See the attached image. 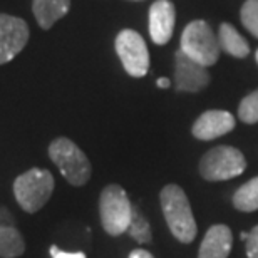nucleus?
Instances as JSON below:
<instances>
[{
	"label": "nucleus",
	"mask_w": 258,
	"mask_h": 258,
	"mask_svg": "<svg viewBox=\"0 0 258 258\" xmlns=\"http://www.w3.org/2000/svg\"><path fill=\"white\" fill-rule=\"evenodd\" d=\"M161 208L166 223L181 243H191L196 238V221L186 193L178 184H168L161 189Z\"/></svg>",
	"instance_id": "1"
},
{
	"label": "nucleus",
	"mask_w": 258,
	"mask_h": 258,
	"mask_svg": "<svg viewBox=\"0 0 258 258\" xmlns=\"http://www.w3.org/2000/svg\"><path fill=\"white\" fill-rule=\"evenodd\" d=\"M54 186V176L49 169L32 168L14 181V195L20 208L27 213H35L44 208L52 196Z\"/></svg>",
	"instance_id": "2"
},
{
	"label": "nucleus",
	"mask_w": 258,
	"mask_h": 258,
	"mask_svg": "<svg viewBox=\"0 0 258 258\" xmlns=\"http://www.w3.org/2000/svg\"><path fill=\"white\" fill-rule=\"evenodd\" d=\"M49 156L54 161L62 176L74 186H82L89 181L92 168L87 156L71 139L57 138L50 143Z\"/></svg>",
	"instance_id": "3"
},
{
	"label": "nucleus",
	"mask_w": 258,
	"mask_h": 258,
	"mask_svg": "<svg viewBox=\"0 0 258 258\" xmlns=\"http://www.w3.org/2000/svg\"><path fill=\"white\" fill-rule=\"evenodd\" d=\"M179 49L205 67L216 64L220 57L218 37L205 20H193L184 27Z\"/></svg>",
	"instance_id": "4"
},
{
	"label": "nucleus",
	"mask_w": 258,
	"mask_h": 258,
	"mask_svg": "<svg viewBox=\"0 0 258 258\" xmlns=\"http://www.w3.org/2000/svg\"><path fill=\"white\" fill-rule=\"evenodd\" d=\"M99 213L102 228L109 235L117 236L127 231L133 205L119 184H109L102 189L99 198Z\"/></svg>",
	"instance_id": "5"
},
{
	"label": "nucleus",
	"mask_w": 258,
	"mask_h": 258,
	"mask_svg": "<svg viewBox=\"0 0 258 258\" xmlns=\"http://www.w3.org/2000/svg\"><path fill=\"white\" fill-rule=\"evenodd\" d=\"M246 169L245 156L231 146H216L201 158L200 173L208 181H225L240 176Z\"/></svg>",
	"instance_id": "6"
},
{
	"label": "nucleus",
	"mask_w": 258,
	"mask_h": 258,
	"mask_svg": "<svg viewBox=\"0 0 258 258\" xmlns=\"http://www.w3.org/2000/svg\"><path fill=\"white\" fill-rule=\"evenodd\" d=\"M116 52L129 76L143 77L149 71V52L136 30L124 29L116 37Z\"/></svg>",
	"instance_id": "7"
},
{
	"label": "nucleus",
	"mask_w": 258,
	"mask_h": 258,
	"mask_svg": "<svg viewBox=\"0 0 258 258\" xmlns=\"http://www.w3.org/2000/svg\"><path fill=\"white\" fill-rule=\"evenodd\" d=\"M29 40V27L24 19L0 14V64L12 60Z\"/></svg>",
	"instance_id": "8"
},
{
	"label": "nucleus",
	"mask_w": 258,
	"mask_h": 258,
	"mask_svg": "<svg viewBox=\"0 0 258 258\" xmlns=\"http://www.w3.org/2000/svg\"><path fill=\"white\" fill-rule=\"evenodd\" d=\"M174 82L176 89L183 92H198L210 84V74L203 64L196 62L189 55H186L181 49L174 55Z\"/></svg>",
	"instance_id": "9"
},
{
	"label": "nucleus",
	"mask_w": 258,
	"mask_h": 258,
	"mask_svg": "<svg viewBox=\"0 0 258 258\" xmlns=\"http://www.w3.org/2000/svg\"><path fill=\"white\" fill-rule=\"evenodd\" d=\"M176 9L169 0H156L149 9V35L158 45H164L173 37Z\"/></svg>",
	"instance_id": "10"
},
{
	"label": "nucleus",
	"mask_w": 258,
	"mask_h": 258,
	"mask_svg": "<svg viewBox=\"0 0 258 258\" xmlns=\"http://www.w3.org/2000/svg\"><path fill=\"white\" fill-rule=\"evenodd\" d=\"M235 127V117L228 111H206L203 112L193 124V136L201 139V141H211L223 134L233 131Z\"/></svg>",
	"instance_id": "11"
},
{
	"label": "nucleus",
	"mask_w": 258,
	"mask_h": 258,
	"mask_svg": "<svg viewBox=\"0 0 258 258\" xmlns=\"http://www.w3.org/2000/svg\"><path fill=\"white\" fill-rule=\"evenodd\" d=\"M233 245V235L226 225H213L200 245L198 258H226Z\"/></svg>",
	"instance_id": "12"
},
{
	"label": "nucleus",
	"mask_w": 258,
	"mask_h": 258,
	"mask_svg": "<svg viewBox=\"0 0 258 258\" xmlns=\"http://www.w3.org/2000/svg\"><path fill=\"white\" fill-rule=\"evenodd\" d=\"M71 0H34L32 10L37 24L42 29H50L69 12Z\"/></svg>",
	"instance_id": "13"
},
{
	"label": "nucleus",
	"mask_w": 258,
	"mask_h": 258,
	"mask_svg": "<svg viewBox=\"0 0 258 258\" xmlns=\"http://www.w3.org/2000/svg\"><path fill=\"white\" fill-rule=\"evenodd\" d=\"M218 44L221 50H225L226 54L233 55V57L241 59L250 54V47L246 44V40L230 24H221L218 32Z\"/></svg>",
	"instance_id": "14"
},
{
	"label": "nucleus",
	"mask_w": 258,
	"mask_h": 258,
	"mask_svg": "<svg viewBox=\"0 0 258 258\" xmlns=\"http://www.w3.org/2000/svg\"><path fill=\"white\" fill-rule=\"evenodd\" d=\"M25 251L22 235L14 226L0 225V258H17Z\"/></svg>",
	"instance_id": "15"
},
{
	"label": "nucleus",
	"mask_w": 258,
	"mask_h": 258,
	"mask_svg": "<svg viewBox=\"0 0 258 258\" xmlns=\"http://www.w3.org/2000/svg\"><path fill=\"white\" fill-rule=\"evenodd\" d=\"M233 206L245 213L258 210V176L236 189L233 195Z\"/></svg>",
	"instance_id": "16"
},
{
	"label": "nucleus",
	"mask_w": 258,
	"mask_h": 258,
	"mask_svg": "<svg viewBox=\"0 0 258 258\" xmlns=\"http://www.w3.org/2000/svg\"><path fill=\"white\" fill-rule=\"evenodd\" d=\"M126 233H129V236L136 240L138 243H149L151 241V226H149L148 220L144 218V215L138 206H133L131 221H129Z\"/></svg>",
	"instance_id": "17"
},
{
	"label": "nucleus",
	"mask_w": 258,
	"mask_h": 258,
	"mask_svg": "<svg viewBox=\"0 0 258 258\" xmlns=\"http://www.w3.org/2000/svg\"><path fill=\"white\" fill-rule=\"evenodd\" d=\"M238 117L246 124H255L258 122V89L248 94L240 102Z\"/></svg>",
	"instance_id": "18"
},
{
	"label": "nucleus",
	"mask_w": 258,
	"mask_h": 258,
	"mask_svg": "<svg viewBox=\"0 0 258 258\" xmlns=\"http://www.w3.org/2000/svg\"><path fill=\"white\" fill-rule=\"evenodd\" d=\"M241 22L258 39V0H246L241 7Z\"/></svg>",
	"instance_id": "19"
},
{
	"label": "nucleus",
	"mask_w": 258,
	"mask_h": 258,
	"mask_svg": "<svg viewBox=\"0 0 258 258\" xmlns=\"http://www.w3.org/2000/svg\"><path fill=\"white\" fill-rule=\"evenodd\" d=\"M246 243V255L248 258H258V225L248 233Z\"/></svg>",
	"instance_id": "20"
},
{
	"label": "nucleus",
	"mask_w": 258,
	"mask_h": 258,
	"mask_svg": "<svg viewBox=\"0 0 258 258\" xmlns=\"http://www.w3.org/2000/svg\"><path fill=\"white\" fill-rule=\"evenodd\" d=\"M50 255H52V258H86V253H82V251L71 253V251H62L57 246H50Z\"/></svg>",
	"instance_id": "21"
},
{
	"label": "nucleus",
	"mask_w": 258,
	"mask_h": 258,
	"mask_svg": "<svg viewBox=\"0 0 258 258\" xmlns=\"http://www.w3.org/2000/svg\"><path fill=\"white\" fill-rule=\"evenodd\" d=\"M129 258H154L149 251L146 250H143V248H138V250H134L131 251V255H129Z\"/></svg>",
	"instance_id": "22"
},
{
	"label": "nucleus",
	"mask_w": 258,
	"mask_h": 258,
	"mask_svg": "<svg viewBox=\"0 0 258 258\" xmlns=\"http://www.w3.org/2000/svg\"><path fill=\"white\" fill-rule=\"evenodd\" d=\"M158 87H161V89H168L169 86H171V82H169V79H166V77H159V79L156 81Z\"/></svg>",
	"instance_id": "23"
},
{
	"label": "nucleus",
	"mask_w": 258,
	"mask_h": 258,
	"mask_svg": "<svg viewBox=\"0 0 258 258\" xmlns=\"http://www.w3.org/2000/svg\"><path fill=\"white\" fill-rule=\"evenodd\" d=\"M240 238L243 240V241H246V240H248V233H245V231H241V233H240Z\"/></svg>",
	"instance_id": "24"
},
{
	"label": "nucleus",
	"mask_w": 258,
	"mask_h": 258,
	"mask_svg": "<svg viewBox=\"0 0 258 258\" xmlns=\"http://www.w3.org/2000/svg\"><path fill=\"white\" fill-rule=\"evenodd\" d=\"M256 62H258V50H256Z\"/></svg>",
	"instance_id": "25"
},
{
	"label": "nucleus",
	"mask_w": 258,
	"mask_h": 258,
	"mask_svg": "<svg viewBox=\"0 0 258 258\" xmlns=\"http://www.w3.org/2000/svg\"><path fill=\"white\" fill-rule=\"evenodd\" d=\"M136 2H139V0H136Z\"/></svg>",
	"instance_id": "26"
}]
</instances>
